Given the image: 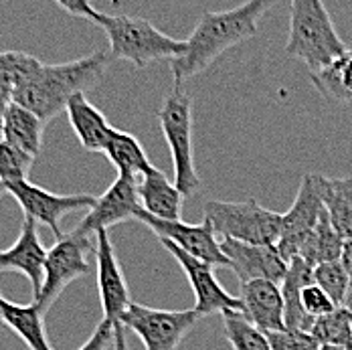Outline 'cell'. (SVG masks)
Wrapping results in <instances>:
<instances>
[{"label":"cell","instance_id":"cell-15","mask_svg":"<svg viewBox=\"0 0 352 350\" xmlns=\"http://www.w3.org/2000/svg\"><path fill=\"white\" fill-rule=\"evenodd\" d=\"M221 251L231 261V270L237 274L241 283L253 280L282 283L289 265L276 245H253L233 239H221Z\"/></svg>","mask_w":352,"mask_h":350},{"label":"cell","instance_id":"cell-35","mask_svg":"<svg viewBox=\"0 0 352 350\" xmlns=\"http://www.w3.org/2000/svg\"><path fill=\"white\" fill-rule=\"evenodd\" d=\"M55 2L71 17H79L89 23H98L100 19V10H96L89 0H55Z\"/></svg>","mask_w":352,"mask_h":350},{"label":"cell","instance_id":"cell-34","mask_svg":"<svg viewBox=\"0 0 352 350\" xmlns=\"http://www.w3.org/2000/svg\"><path fill=\"white\" fill-rule=\"evenodd\" d=\"M79 350H113V324L107 320H102L96 326L89 340Z\"/></svg>","mask_w":352,"mask_h":350},{"label":"cell","instance_id":"cell-14","mask_svg":"<svg viewBox=\"0 0 352 350\" xmlns=\"http://www.w3.org/2000/svg\"><path fill=\"white\" fill-rule=\"evenodd\" d=\"M96 267H98L96 272H98V287H100L104 320L116 324L132 304V298L107 229H100L96 233Z\"/></svg>","mask_w":352,"mask_h":350},{"label":"cell","instance_id":"cell-12","mask_svg":"<svg viewBox=\"0 0 352 350\" xmlns=\"http://www.w3.org/2000/svg\"><path fill=\"white\" fill-rule=\"evenodd\" d=\"M160 243L178 261V265L182 267L186 280H188L190 287H192V294H195L192 310L201 318L203 316L217 314V312L223 314L227 310H243L241 300L231 296L219 283L217 276H214V265L188 255L186 251L178 249L175 243H170L166 239H160Z\"/></svg>","mask_w":352,"mask_h":350},{"label":"cell","instance_id":"cell-16","mask_svg":"<svg viewBox=\"0 0 352 350\" xmlns=\"http://www.w3.org/2000/svg\"><path fill=\"white\" fill-rule=\"evenodd\" d=\"M45 261H47V249L38 239V225L36 221L25 217L16 243L8 249H0V274L4 272L23 274L33 287V300H35L43 285Z\"/></svg>","mask_w":352,"mask_h":350},{"label":"cell","instance_id":"cell-17","mask_svg":"<svg viewBox=\"0 0 352 350\" xmlns=\"http://www.w3.org/2000/svg\"><path fill=\"white\" fill-rule=\"evenodd\" d=\"M243 314L263 332L285 330L283 324V296L280 283L270 280H253L241 285Z\"/></svg>","mask_w":352,"mask_h":350},{"label":"cell","instance_id":"cell-20","mask_svg":"<svg viewBox=\"0 0 352 350\" xmlns=\"http://www.w3.org/2000/svg\"><path fill=\"white\" fill-rule=\"evenodd\" d=\"M314 281V267H310L302 257H294L287 265L285 278L280 283L283 296V324L285 330L310 332L314 318L302 308V289Z\"/></svg>","mask_w":352,"mask_h":350},{"label":"cell","instance_id":"cell-27","mask_svg":"<svg viewBox=\"0 0 352 350\" xmlns=\"http://www.w3.org/2000/svg\"><path fill=\"white\" fill-rule=\"evenodd\" d=\"M223 330L225 338L233 350H272L267 334L257 328L243 310H227L223 312Z\"/></svg>","mask_w":352,"mask_h":350},{"label":"cell","instance_id":"cell-37","mask_svg":"<svg viewBox=\"0 0 352 350\" xmlns=\"http://www.w3.org/2000/svg\"><path fill=\"white\" fill-rule=\"evenodd\" d=\"M113 350H128V342H126V328L122 322L113 324Z\"/></svg>","mask_w":352,"mask_h":350},{"label":"cell","instance_id":"cell-3","mask_svg":"<svg viewBox=\"0 0 352 350\" xmlns=\"http://www.w3.org/2000/svg\"><path fill=\"white\" fill-rule=\"evenodd\" d=\"M324 0H289V33L285 53L302 61L310 73L346 51Z\"/></svg>","mask_w":352,"mask_h":350},{"label":"cell","instance_id":"cell-2","mask_svg":"<svg viewBox=\"0 0 352 350\" xmlns=\"http://www.w3.org/2000/svg\"><path fill=\"white\" fill-rule=\"evenodd\" d=\"M111 63L107 51H96L87 57L67 63H38L27 81L14 91L12 102L36 113L45 124L65 111L67 102L77 94L96 87Z\"/></svg>","mask_w":352,"mask_h":350},{"label":"cell","instance_id":"cell-7","mask_svg":"<svg viewBox=\"0 0 352 350\" xmlns=\"http://www.w3.org/2000/svg\"><path fill=\"white\" fill-rule=\"evenodd\" d=\"M94 251V239L89 235H79L75 231L57 237L55 245L47 249V261L43 272V285L36 296V308L47 314L49 308L59 300L71 281L81 280L91 274V263L87 255Z\"/></svg>","mask_w":352,"mask_h":350},{"label":"cell","instance_id":"cell-40","mask_svg":"<svg viewBox=\"0 0 352 350\" xmlns=\"http://www.w3.org/2000/svg\"><path fill=\"white\" fill-rule=\"evenodd\" d=\"M316 350H344V349H340V347H326V344H320Z\"/></svg>","mask_w":352,"mask_h":350},{"label":"cell","instance_id":"cell-22","mask_svg":"<svg viewBox=\"0 0 352 350\" xmlns=\"http://www.w3.org/2000/svg\"><path fill=\"white\" fill-rule=\"evenodd\" d=\"M45 122L33 113L31 109L23 107L16 102H10L4 122H2V138L0 140L27 152L29 156L36 158L43 150V134Z\"/></svg>","mask_w":352,"mask_h":350},{"label":"cell","instance_id":"cell-26","mask_svg":"<svg viewBox=\"0 0 352 350\" xmlns=\"http://www.w3.org/2000/svg\"><path fill=\"white\" fill-rule=\"evenodd\" d=\"M324 210L334 229L344 237H352V176L324 180Z\"/></svg>","mask_w":352,"mask_h":350},{"label":"cell","instance_id":"cell-39","mask_svg":"<svg viewBox=\"0 0 352 350\" xmlns=\"http://www.w3.org/2000/svg\"><path fill=\"white\" fill-rule=\"evenodd\" d=\"M342 308H346L352 314V287L351 292H349V296H346V300H344V304H342Z\"/></svg>","mask_w":352,"mask_h":350},{"label":"cell","instance_id":"cell-9","mask_svg":"<svg viewBox=\"0 0 352 350\" xmlns=\"http://www.w3.org/2000/svg\"><path fill=\"white\" fill-rule=\"evenodd\" d=\"M324 180L326 176L316 173L302 176L292 207L282 215V235L276 247L287 263L298 257L300 245L318 225V219L324 210Z\"/></svg>","mask_w":352,"mask_h":350},{"label":"cell","instance_id":"cell-23","mask_svg":"<svg viewBox=\"0 0 352 350\" xmlns=\"http://www.w3.org/2000/svg\"><path fill=\"white\" fill-rule=\"evenodd\" d=\"M310 81L320 96L336 105L352 104V47L334 57L324 67L310 73Z\"/></svg>","mask_w":352,"mask_h":350},{"label":"cell","instance_id":"cell-10","mask_svg":"<svg viewBox=\"0 0 352 350\" xmlns=\"http://www.w3.org/2000/svg\"><path fill=\"white\" fill-rule=\"evenodd\" d=\"M6 193L19 203L27 219L36 221L53 231L55 237H61V219L73 210L91 209L98 201L94 195H55L47 188H41L31 180H21L6 186Z\"/></svg>","mask_w":352,"mask_h":350},{"label":"cell","instance_id":"cell-36","mask_svg":"<svg viewBox=\"0 0 352 350\" xmlns=\"http://www.w3.org/2000/svg\"><path fill=\"white\" fill-rule=\"evenodd\" d=\"M340 263H342V267H344L346 274H349V280H351L352 287V237L351 239H344L342 253H340ZM349 292H351V289H349Z\"/></svg>","mask_w":352,"mask_h":350},{"label":"cell","instance_id":"cell-4","mask_svg":"<svg viewBox=\"0 0 352 350\" xmlns=\"http://www.w3.org/2000/svg\"><path fill=\"white\" fill-rule=\"evenodd\" d=\"M96 25L106 33L109 43L107 53L111 61H128L138 69H144L154 61L178 59L186 51V41L164 35L146 19L100 12Z\"/></svg>","mask_w":352,"mask_h":350},{"label":"cell","instance_id":"cell-38","mask_svg":"<svg viewBox=\"0 0 352 350\" xmlns=\"http://www.w3.org/2000/svg\"><path fill=\"white\" fill-rule=\"evenodd\" d=\"M10 102H12V94L0 87V138H2V122H4V113H6V109H8Z\"/></svg>","mask_w":352,"mask_h":350},{"label":"cell","instance_id":"cell-25","mask_svg":"<svg viewBox=\"0 0 352 350\" xmlns=\"http://www.w3.org/2000/svg\"><path fill=\"white\" fill-rule=\"evenodd\" d=\"M344 245V237L334 229L328 219V212L322 210L314 231L300 245L298 257H302L310 267H316L326 261H338Z\"/></svg>","mask_w":352,"mask_h":350},{"label":"cell","instance_id":"cell-21","mask_svg":"<svg viewBox=\"0 0 352 350\" xmlns=\"http://www.w3.org/2000/svg\"><path fill=\"white\" fill-rule=\"evenodd\" d=\"M45 316L36 304L21 306L0 296V320L6 328H10L29 350H55L49 344Z\"/></svg>","mask_w":352,"mask_h":350},{"label":"cell","instance_id":"cell-30","mask_svg":"<svg viewBox=\"0 0 352 350\" xmlns=\"http://www.w3.org/2000/svg\"><path fill=\"white\" fill-rule=\"evenodd\" d=\"M314 283H318L334 302L336 306H342L349 289H351V280L346 270L342 267L340 259L338 261H326L314 267Z\"/></svg>","mask_w":352,"mask_h":350},{"label":"cell","instance_id":"cell-31","mask_svg":"<svg viewBox=\"0 0 352 350\" xmlns=\"http://www.w3.org/2000/svg\"><path fill=\"white\" fill-rule=\"evenodd\" d=\"M33 162H35L33 156L0 140V182L4 184V188L8 184L29 180Z\"/></svg>","mask_w":352,"mask_h":350},{"label":"cell","instance_id":"cell-33","mask_svg":"<svg viewBox=\"0 0 352 350\" xmlns=\"http://www.w3.org/2000/svg\"><path fill=\"white\" fill-rule=\"evenodd\" d=\"M270 338L272 350H316L318 340L304 330H280V332H265Z\"/></svg>","mask_w":352,"mask_h":350},{"label":"cell","instance_id":"cell-29","mask_svg":"<svg viewBox=\"0 0 352 350\" xmlns=\"http://www.w3.org/2000/svg\"><path fill=\"white\" fill-rule=\"evenodd\" d=\"M38 63L41 61L29 53L0 51V87L14 96V91L27 81Z\"/></svg>","mask_w":352,"mask_h":350},{"label":"cell","instance_id":"cell-41","mask_svg":"<svg viewBox=\"0 0 352 350\" xmlns=\"http://www.w3.org/2000/svg\"><path fill=\"white\" fill-rule=\"evenodd\" d=\"M2 195H6V188H4V184L0 182V197H2Z\"/></svg>","mask_w":352,"mask_h":350},{"label":"cell","instance_id":"cell-1","mask_svg":"<svg viewBox=\"0 0 352 350\" xmlns=\"http://www.w3.org/2000/svg\"><path fill=\"white\" fill-rule=\"evenodd\" d=\"M276 0H245L231 10L205 12L195 31L186 39V51L170 61L175 83L199 75L229 49L257 35L263 14Z\"/></svg>","mask_w":352,"mask_h":350},{"label":"cell","instance_id":"cell-19","mask_svg":"<svg viewBox=\"0 0 352 350\" xmlns=\"http://www.w3.org/2000/svg\"><path fill=\"white\" fill-rule=\"evenodd\" d=\"M138 199L142 210H146L152 217L166 221L180 219L184 195L156 166L138 178Z\"/></svg>","mask_w":352,"mask_h":350},{"label":"cell","instance_id":"cell-28","mask_svg":"<svg viewBox=\"0 0 352 350\" xmlns=\"http://www.w3.org/2000/svg\"><path fill=\"white\" fill-rule=\"evenodd\" d=\"M310 334L316 338L318 344L352 350V314L340 306L332 314L316 318L310 328Z\"/></svg>","mask_w":352,"mask_h":350},{"label":"cell","instance_id":"cell-13","mask_svg":"<svg viewBox=\"0 0 352 350\" xmlns=\"http://www.w3.org/2000/svg\"><path fill=\"white\" fill-rule=\"evenodd\" d=\"M138 209H140L138 178L130 175H118L111 186L102 197H98L96 205L73 231L79 235L94 237L100 229H109L113 225L134 221V215Z\"/></svg>","mask_w":352,"mask_h":350},{"label":"cell","instance_id":"cell-42","mask_svg":"<svg viewBox=\"0 0 352 350\" xmlns=\"http://www.w3.org/2000/svg\"><path fill=\"white\" fill-rule=\"evenodd\" d=\"M0 326H4V324H2V320H0Z\"/></svg>","mask_w":352,"mask_h":350},{"label":"cell","instance_id":"cell-8","mask_svg":"<svg viewBox=\"0 0 352 350\" xmlns=\"http://www.w3.org/2000/svg\"><path fill=\"white\" fill-rule=\"evenodd\" d=\"M201 316L190 310H158L132 302L120 322L130 328L146 350H178Z\"/></svg>","mask_w":352,"mask_h":350},{"label":"cell","instance_id":"cell-11","mask_svg":"<svg viewBox=\"0 0 352 350\" xmlns=\"http://www.w3.org/2000/svg\"><path fill=\"white\" fill-rule=\"evenodd\" d=\"M134 221H140L142 225H146L158 239H166V241L175 243L178 249L186 251L188 255H192L201 261H207L214 267H231V261L221 251V241L217 239L212 227L205 219L199 225L184 223L182 219L166 221V219L148 215L140 207L134 215Z\"/></svg>","mask_w":352,"mask_h":350},{"label":"cell","instance_id":"cell-32","mask_svg":"<svg viewBox=\"0 0 352 350\" xmlns=\"http://www.w3.org/2000/svg\"><path fill=\"white\" fill-rule=\"evenodd\" d=\"M302 308L310 318H324V316L332 314L334 310H338L340 306H336V302L318 285V283H308L302 289Z\"/></svg>","mask_w":352,"mask_h":350},{"label":"cell","instance_id":"cell-18","mask_svg":"<svg viewBox=\"0 0 352 350\" xmlns=\"http://www.w3.org/2000/svg\"><path fill=\"white\" fill-rule=\"evenodd\" d=\"M67 118L71 128L79 144L87 152H104L107 142L113 134V126L106 120V116L91 104L85 94H77L67 102Z\"/></svg>","mask_w":352,"mask_h":350},{"label":"cell","instance_id":"cell-24","mask_svg":"<svg viewBox=\"0 0 352 350\" xmlns=\"http://www.w3.org/2000/svg\"><path fill=\"white\" fill-rule=\"evenodd\" d=\"M106 158L116 166L118 175H130L140 178L142 175L150 173L154 168V164L150 162V158L146 156L140 140L124 130H113L111 138L107 142L106 150H104Z\"/></svg>","mask_w":352,"mask_h":350},{"label":"cell","instance_id":"cell-5","mask_svg":"<svg viewBox=\"0 0 352 350\" xmlns=\"http://www.w3.org/2000/svg\"><path fill=\"white\" fill-rule=\"evenodd\" d=\"M156 120L170 148L176 188L184 195V199H190L201 188V178L195 166L192 148V98L180 83H175L173 91L164 98Z\"/></svg>","mask_w":352,"mask_h":350},{"label":"cell","instance_id":"cell-6","mask_svg":"<svg viewBox=\"0 0 352 350\" xmlns=\"http://www.w3.org/2000/svg\"><path fill=\"white\" fill-rule=\"evenodd\" d=\"M203 215L214 235L223 239L253 245H278L282 235V215L263 209L255 199L241 203L207 201Z\"/></svg>","mask_w":352,"mask_h":350}]
</instances>
